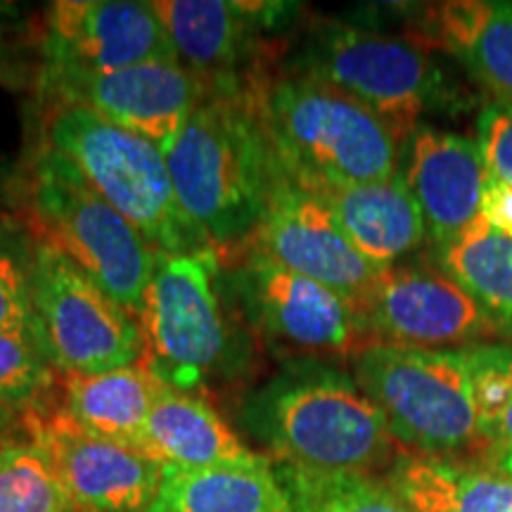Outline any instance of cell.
Returning <instances> with one entry per match:
<instances>
[{"label":"cell","instance_id":"7402d4cb","mask_svg":"<svg viewBox=\"0 0 512 512\" xmlns=\"http://www.w3.org/2000/svg\"><path fill=\"white\" fill-rule=\"evenodd\" d=\"M164 387L140 358L107 373L60 375V408L83 430L140 451L147 418Z\"/></svg>","mask_w":512,"mask_h":512},{"label":"cell","instance_id":"1f68e13d","mask_svg":"<svg viewBox=\"0 0 512 512\" xmlns=\"http://www.w3.org/2000/svg\"><path fill=\"white\" fill-rule=\"evenodd\" d=\"M475 458L479 460V463L494 467L496 472H501V475L512 479V448H505V446H482L475 453Z\"/></svg>","mask_w":512,"mask_h":512},{"label":"cell","instance_id":"3957f363","mask_svg":"<svg viewBox=\"0 0 512 512\" xmlns=\"http://www.w3.org/2000/svg\"><path fill=\"white\" fill-rule=\"evenodd\" d=\"M256 88L275 152L304 188L375 183L401 171L403 140L349 95L290 72Z\"/></svg>","mask_w":512,"mask_h":512},{"label":"cell","instance_id":"8992f818","mask_svg":"<svg viewBox=\"0 0 512 512\" xmlns=\"http://www.w3.org/2000/svg\"><path fill=\"white\" fill-rule=\"evenodd\" d=\"M27 204L36 238L55 245L138 318L155 273V247L50 145L31 159Z\"/></svg>","mask_w":512,"mask_h":512},{"label":"cell","instance_id":"d4e9b609","mask_svg":"<svg viewBox=\"0 0 512 512\" xmlns=\"http://www.w3.org/2000/svg\"><path fill=\"white\" fill-rule=\"evenodd\" d=\"M273 465L283 486L285 512H415L377 475Z\"/></svg>","mask_w":512,"mask_h":512},{"label":"cell","instance_id":"44dd1931","mask_svg":"<svg viewBox=\"0 0 512 512\" xmlns=\"http://www.w3.org/2000/svg\"><path fill=\"white\" fill-rule=\"evenodd\" d=\"M382 479L415 512H512V479L477 458L401 451Z\"/></svg>","mask_w":512,"mask_h":512},{"label":"cell","instance_id":"83f0119b","mask_svg":"<svg viewBox=\"0 0 512 512\" xmlns=\"http://www.w3.org/2000/svg\"><path fill=\"white\" fill-rule=\"evenodd\" d=\"M31 249L22 256L0 242V330L36 328L29 283Z\"/></svg>","mask_w":512,"mask_h":512},{"label":"cell","instance_id":"7a4b0ae2","mask_svg":"<svg viewBox=\"0 0 512 512\" xmlns=\"http://www.w3.org/2000/svg\"><path fill=\"white\" fill-rule=\"evenodd\" d=\"M240 427L273 463L318 472L387 470L403 448L356 377L320 358H292L245 396Z\"/></svg>","mask_w":512,"mask_h":512},{"label":"cell","instance_id":"ffe728a7","mask_svg":"<svg viewBox=\"0 0 512 512\" xmlns=\"http://www.w3.org/2000/svg\"><path fill=\"white\" fill-rule=\"evenodd\" d=\"M140 451L162 467L181 470L245 463L259 456L204 396L169 384L152 406Z\"/></svg>","mask_w":512,"mask_h":512},{"label":"cell","instance_id":"8fae6325","mask_svg":"<svg viewBox=\"0 0 512 512\" xmlns=\"http://www.w3.org/2000/svg\"><path fill=\"white\" fill-rule=\"evenodd\" d=\"M43 95L138 133L166 152L211 88L181 62H145L114 72L43 67Z\"/></svg>","mask_w":512,"mask_h":512},{"label":"cell","instance_id":"d6986e66","mask_svg":"<svg viewBox=\"0 0 512 512\" xmlns=\"http://www.w3.org/2000/svg\"><path fill=\"white\" fill-rule=\"evenodd\" d=\"M422 34L491 95V105L512 107V3L453 0L432 5Z\"/></svg>","mask_w":512,"mask_h":512},{"label":"cell","instance_id":"5b68a950","mask_svg":"<svg viewBox=\"0 0 512 512\" xmlns=\"http://www.w3.org/2000/svg\"><path fill=\"white\" fill-rule=\"evenodd\" d=\"M351 375L403 451L472 458L482 448L477 377L465 349L373 342L351 358Z\"/></svg>","mask_w":512,"mask_h":512},{"label":"cell","instance_id":"ac0fdd59","mask_svg":"<svg viewBox=\"0 0 512 512\" xmlns=\"http://www.w3.org/2000/svg\"><path fill=\"white\" fill-rule=\"evenodd\" d=\"M311 192L328 207L351 247L382 271L425 245V219L401 171L384 181Z\"/></svg>","mask_w":512,"mask_h":512},{"label":"cell","instance_id":"484cf974","mask_svg":"<svg viewBox=\"0 0 512 512\" xmlns=\"http://www.w3.org/2000/svg\"><path fill=\"white\" fill-rule=\"evenodd\" d=\"M60 384L41 332L0 330V406L12 413L43 411V401Z\"/></svg>","mask_w":512,"mask_h":512},{"label":"cell","instance_id":"4fadbf2b","mask_svg":"<svg viewBox=\"0 0 512 512\" xmlns=\"http://www.w3.org/2000/svg\"><path fill=\"white\" fill-rule=\"evenodd\" d=\"M361 309L375 342L463 349L498 337L482 306L456 280L432 268H384Z\"/></svg>","mask_w":512,"mask_h":512},{"label":"cell","instance_id":"4dcf8cb0","mask_svg":"<svg viewBox=\"0 0 512 512\" xmlns=\"http://www.w3.org/2000/svg\"><path fill=\"white\" fill-rule=\"evenodd\" d=\"M463 349L475 373L494 377V380H501L512 387V344L484 342Z\"/></svg>","mask_w":512,"mask_h":512},{"label":"cell","instance_id":"603a6c76","mask_svg":"<svg viewBox=\"0 0 512 512\" xmlns=\"http://www.w3.org/2000/svg\"><path fill=\"white\" fill-rule=\"evenodd\" d=\"M152 512H285L283 486L266 453L245 463L162 467Z\"/></svg>","mask_w":512,"mask_h":512},{"label":"cell","instance_id":"30bf717a","mask_svg":"<svg viewBox=\"0 0 512 512\" xmlns=\"http://www.w3.org/2000/svg\"><path fill=\"white\" fill-rule=\"evenodd\" d=\"M226 283L252 328L297 358H354L375 342L361 306L252 245L238 249Z\"/></svg>","mask_w":512,"mask_h":512},{"label":"cell","instance_id":"ba28073f","mask_svg":"<svg viewBox=\"0 0 512 512\" xmlns=\"http://www.w3.org/2000/svg\"><path fill=\"white\" fill-rule=\"evenodd\" d=\"M219 294V249L157 252L138 325L143 332V361L169 387L195 392L219 373L230 339Z\"/></svg>","mask_w":512,"mask_h":512},{"label":"cell","instance_id":"2e32d148","mask_svg":"<svg viewBox=\"0 0 512 512\" xmlns=\"http://www.w3.org/2000/svg\"><path fill=\"white\" fill-rule=\"evenodd\" d=\"M285 8L283 3L238 0H152L178 62L209 88L247 83L242 64L261 31L275 27Z\"/></svg>","mask_w":512,"mask_h":512},{"label":"cell","instance_id":"836d02e7","mask_svg":"<svg viewBox=\"0 0 512 512\" xmlns=\"http://www.w3.org/2000/svg\"><path fill=\"white\" fill-rule=\"evenodd\" d=\"M15 427H17L15 413H12L10 408L0 406V448L8 446L10 441H15V439H10L12 432H15Z\"/></svg>","mask_w":512,"mask_h":512},{"label":"cell","instance_id":"52a82bcc","mask_svg":"<svg viewBox=\"0 0 512 512\" xmlns=\"http://www.w3.org/2000/svg\"><path fill=\"white\" fill-rule=\"evenodd\" d=\"M46 145L67 157L155 252L188 254L211 247L185 216L166 152L152 140L83 107L55 105L46 124Z\"/></svg>","mask_w":512,"mask_h":512},{"label":"cell","instance_id":"7c38bea8","mask_svg":"<svg viewBox=\"0 0 512 512\" xmlns=\"http://www.w3.org/2000/svg\"><path fill=\"white\" fill-rule=\"evenodd\" d=\"M27 439L48 453L72 512H152L162 465L138 448L83 430L62 408L22 415Z\"/></svg>","mask_w":512,"mask_h":512},{"label":"cell","instance_id":"f546056e","mask_svg":"<svg viewBox=\"0 0 512 512\" xmlns=\"http://www.w3.org/2000/svg\"><path fill=\"white\" fill-rule=\"evenodd\" d=\"M475 377L482 446L512 448V387L494 377L479 373Z\"/></svg>","mask_w":512,"mask_h":512},{"label":"cell","instance_id":"d6a6232c","mask_svg":"<svg viewBox=\"0 0 512 512\" xmlns=\"http://www.w3.org/2000/svg\"><path fill=\"white\" fill-rule=\"evenodd\" d=\"M27 81H29V76L22 67H19V64H10V62L0 60V88L17 91V88H22Z\"/></svg>","mask_w":512,"mask_h":512},{"label":"cell","instance_id":"f1b7e54d","mask_svg":"<svg viewBox=\"0 0 512 512\" xmlns=\"http://www.w3.org/2000/svg\"><path fill=\"white\" fill-rule=\"evenodd\" d=\"M477 147L486 176L512 185V107H484L477 119Z\"/></svg>","mask_w":512,"mask_h":512},{"label":"cell","instance_id":"5bb4252c","mask_svg":"<svg viewBox=\"0 0 512 512\" xmlns=\"http://www.w3.org/2000/svg\"><path fill=\"white\" fill-rule=\"evenodd\" d=\"M247 245L358 306L366 302L382 273L351 247L328 207L287 171Z\"/></svg>","mask_w":512,"mask_h":512},{"label":"cell","instance_id":"4316f807","mask_svg":"<svg viewBox=\"0 0 512 512\" xmlns=\"http://www.w3.org/2000/svg\"><path fill=\"white\" fill-rule=\"evenodd\" d=\"M0 512H72L48 453L36 441L0 448Z\"/></svg>","mask_w":512,"mask_h":512},{"label":"cell","instance_id":"9c48e42d","mask_svg":"<svg viewBox=\"0 0 512 512\" xmlns=\"http://www.w3.org/2000/svg\"><path fill=\"white\" fill-rule=\"evenodd\" d=\"M31 304L60 375H95L143 358L138 318L46 240L31 247Z\"/></svg>","mask_w":512,"mask_h":512},{"label":"cell","instance_id":"9a60e30c","mask_svg":"<svg viewBox=\"0 0 512 512\" xmlns=\"http://www.w3.org/2000/svg\"><path fill=\"white\" fill-rule=\"evenodd\" d=\"M145 62H178L152 3L57 0L48 8L43 67L114 72Z\"/></svg>","mask_w":512,"mask_h":512},{"label":"cell","instance_id":"e0dca14e","mask_svg":"<svg viewBox=\"0 0 512 512\" xmlns=\"http://www.w3.org/2000/svg\"><path fill=\"white\" fill-rule=\"evenodd\" d=\"M401 174L434 249L451 242L479 216L486 171L477 140L422 124L403 140Z\"/></svg>","mask_w":512,"mask_h":512},{"label":"cell","instance_id":"cb8c5ba5","mask_svg":"<svg viewBox=\"0 0 512 512\" xmlns=\"http://www.w3.org/2000/svg\"><path fill=\"white\" fill-rule=\"evenodd\" d=\"M437 261L496 325L498 337L512 344V238L482 216L437 249Z\"/></svg>","mask_w":512,"mask_h":512},{"label":"cell","instance_id":"277c9868","mask_svg":"<svg viewBox=\"0 0 512 512\" xmlns=\"http://www.w3.org/2000/svg\"><path fill=\"white\" fill-rule=\"evenodd\" d=\"M290 74L320 81L361 102L406 140L425 119L456 114L470 98L425 43L354 24H320L306 36Z\"/></svg>","mask_w":512,"mask_h":512},{"label":"cell","instance_id":"6da1fadb","mask_svg":"<svg viewBox=\"0 0 512 512\" xmlns=\"http://www.w3.org/2000/svg\"><path fill=\"white\" fill-rule=\"evenodd\" d=\"M166 164L202 238L221 254L245 247L285 176L256 83L211 88L166 150Z\"/></svg>","mask_w":512,"mask_h":512}]
</instances>
